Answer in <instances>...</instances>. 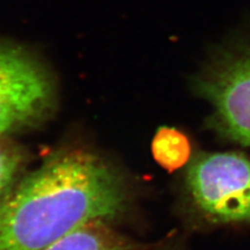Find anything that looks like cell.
Segmentation results:
<instances>
[{"label": "cell", "instance_id": "obj_5", "mask_svg": "<svg viewBox=\"0 0 250 250\" xmlns=\"http://www.w3.org/2000/svg\"><path fill=\"white\" fill-rule=\"evenodd\" d=\"M43 250H131V246L106 229L104 223H93L72 231Z\"/></svg>", "mask_w": 250, "mask_h": 250}, {"label": "cell", "instance_id": "obj_4", "mask_svg": "<svg viewBox=\"0 0 250 250\" xmlns=\"http://www.w3.org/2000/svg\"><path fill=\"white\" fill-rule=\"evenodd\" d=\"M219 131L250 146V45L219 61L200 82Z\"/></svg>", "mask_w": 250, "mask_h": 250}, {"label": "cell", "instance_id": "obj_6", "mask_svg": "<svg viewBox=\"0 0 250 250\" xmlns=\"http://www.w3.org/2000/svg\"><path fill=\"white\" fill-rule=\"evenodd\" d=\"M152 153L155 161L167 170L184 166L191 154L188 137L175 128L161 127L152 140Z\"/></svg>", "mask_w": 250, "mask_h": 250}, {"label": "cell", "instance_id": "obj_1", "mask_svg": "<svg viewBox=\"0 0 250 250\" xmlns=\"http://www.w3.org/2000/svg\"><path fill=\"white\" fill-rule=\"evenodd\" d=\"M122 176L100 156L61 150L0 200V250H43L72 231L124 213Z\"/></svg>", "mask_w": 250, "mask_h": 250}, {"label": "cell", "instance_id": "obj_3", "mask_svg": "<svg viewBox=\"0 0 250 250\" xmlns=\"http://www.w3.org/2000/svg\"><path fill=\"white\" fill-rule=\"evenodd\" d=\"M54 85L28 52L0 43V138L33 124L49 111Z\"/></svg>", "mask_w": 250, "mask_h": 250}, {"label": "cell", "instance_id": "obj_7", "mask_svg": "<svg viewBox=\"0 0 250 250\" xmlns=\"http://www.w3.org/2000/svg\"><path fill=\"white\" fill-rule=\"evenodd\" d=\"M24 156L19 148L0 138V200L20 179Z\"/></svg>", "mask_w": 250, "mask_h": 250}, {"label": "cell", "instance_id": "obj_2", "mask_svg": "<svg viewBox=\"0 0 250 250\" xmlns=\"http://www.w3.org/2000/svg\"><path fill=\"white\" fill-rule=\"evenodd\" d=\"M199 209L221 223H250V160L237 152L202 154L187 173Z\"/></svg>", "mask_w": 250, "mask_h": 250}]
</instances>
